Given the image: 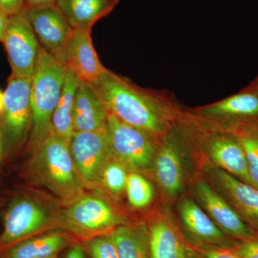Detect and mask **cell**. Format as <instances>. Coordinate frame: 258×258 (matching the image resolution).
Masks as SVG:
<instances>
[{
	"label": "cell",
	"mask_w": 258,
	"mask_h": 258,
	"mask_svg": "<svg viewBox=\"0 0 258 258\" xmlns=\"http://www.w3.org/2000/svg\"><path fill=\"white\" fill-rule=\"evenodd\" d=\"M195 192L205 211L226 235L241 242L256 235L257 232L244 222L208 183L199 181Z\"/></svg>",
	"instance_id": "13"
},
{
	"label": "cell",
	"mask_w": 258,
	"mask_h": 258,
	"mask_svg": "<svg viewBox=\"0 0 258 258\" xmlns=\"http://www.w3.org/2000/svg\"><path fill=\"white\" fill-rule=\"evenodd\" d=\"M5 142L4 135H3V130L0 126V161L3 159V153H4Z\"/></svg>",
	"instance_id": "34"
},
{
	"label": "cell",
	"mask_w": 258,
	"mask_h": 258,
	"mask_svg": "<svg viewBox=\"0 0 258 258\" xmlns=\"http://www.w3.org/2000/svg\"><path fill=\"white\" fill-rule=\"evenodd\" d=\"M111 234L119 258H151L149 231L144 224L120 225Z\"/></svg>",
	"instance_id": "22"
},
{
	"label": "cell",
	"mask_w": 258,
	"mask_h": 258,
	"mask_svg": "<svg viewBox=\"0 0 258 258\" xmlns=\"http://www.w3.org/2000/svg\"><path fill=\"white\" fill-rule=\"evenodd\" d=\"M8 19H9V16L0 11V42H3V39H4Z\"/></svg>",
	"instance_id": "33"
},
{
	"label": "cell",
	"mask_w": 258,
	"mask_h": 258,
	"mask_svg": "<svg viewBox=\"0 0 258 258\" xmlns=\"http://www.w3.org/2000/svg\"><path fill=\"white\" fill-rule=\"evenodd\" d=\"M32 79L10 76L4 92V106L0 113V126L5 142L10 147H20L31 129L30 103Z\"/></svg>",
	"instance_id": "5"
},
{
	"label": "cell",
	"mask_w": 258,
	"mask_h": 258,
	"mask_svg": "<svg viewBox=\"0 0 258 258\" xmlns=\"http://www.w3.org/2000/svg\"><path fill=\"white\" fill-rule=\"evenodd\" d=\"M50 258H57V255H56V256H54V257H50Z\"/></svg>",
	"instance_id": "37"
},
{
	"label": "cell",
	"mask_w": 258,
	"mask_h": 258,
	"mask_svg": "<svg viewBox=\"0 0 258 258\" xmlns=\"http://www.w3.org/2000/svg\"><path fill=\"white\" fill-rule=\"evenodd\" d=\"M125 190L129 203L134 208H146L152 203L154 197L152 184L138 173L128 174Z\"/></svg>",
	"instance_id": "25"
},
{
	"label": "cell",
	"mask_w": 258,
	"mask_h": 258,
	"mask_svg": "<svg viewBox=\"0 0 258 258\" xmlns=\"http://www.w3.org/2000/svg\"><path fill=\"white\" fill-rule=\"evenodd\" d=\"M149 244L151 258H188L185 245L175 230L164 220L151 227Z\"/></svg>",
	"instance_id": "23"
},
{
	"label": "cell",
	"mask_w": 258,
	"mask_h": 258,
	"mask_svg": "<svg viewBox=\"0 0 258 258\" xmlns=\"http://www.w3.org/2000/svg\"><path fill=\"white\" fill-rule=\"evenodd\" d=\"M91 86L108 113L122 121L149 134L164 130L162 115L157 103L125 80L106 70Z\"/></svg>",
	"instance_id": "1"
},
{
	"label": "cell",
	"mask_w": 258,
	"mask_h": 258,
	"mask_svg": "<svg viewBox=\"0 0 258 258\" xmlns=\"http://www.w3.org/2000/svg\"><path fill=\"white\" fill-rule=\"evenodd\" d=\"M64 222L69 229L83 236L101 235L119 222L109 204L99 197L82 195L69 205Z\"/></svg>",
	"instance_id": "9"
},
{
	"label": "cell",
	"mask_w": 258,
	"mask_h": 258,
	"mask_svg": "<svg viewBox=\"0 0 258 258\" xmlns=\"http://www.w3.org/2000/svg\"><path fill=\"white\" fill-rule=\"evenodd\" d=\"M66 70V64L40 46L30 91V143L34 149L44 142L52 132V115L62 93Z\"/></svg>",
	"instance_id": "3"
},
{
	"label": "cell",
	"mask_w": 258,
	"mask_h": 258,
	"mask_svg": "<svg viewBox=\"0 0 258 258\" xmlns=\"http://www.w3.org/2000/svg\"><path fill=\"white\" fill-rule=\"evenodd\" d=\"M25 8V0H0V11L8 16L17 14Z\"/></svg>",
	"instance_id": "30"
},
{
	"label": "cell",
	"mask_w": 258,
	"mask_h": 258,
	"mask_svg": "<svg viewBox=\"0 0 258 258\" xmlns=\"http://www.w3.org/2000/svg\"><path fill=\"white\" fill-rule=\"evenodd\" d=\"M202 114L228 120L233 126L258 120V93L251 88L203 108Z\"/></svg>",
	"instance_id": "17"
},
{
	"label": "cell",
	"mask_w": 258,
	"mask_h": 258,
	"mask_svg": "<svg viewBox=\"0 0 258 258\" xmlns=\"http://www.w3.org/2000/svg\"><path fill=\"white\" fill-rule=\"evenodd\" d=\"M69 147L83 184L93 186L100 183L103 168L113 157L107 125L96 132H75Z\"/></svg>",
	"instance_id": "7"
},
{
	"label": "cell",
	"mask_w": 258,
	"mask_h": 258,
	"mask_svg": "<svg viewBox=\"0 0 258 258\" xmlns=\"http://www.w3.org/2000/svg\"><path fill=\"white\" fill-rule=\"evenodd\" d=\"M119 0H57L61 10L73 28H92L100 19L106 16Z\"/></svg>",
	"instance_id": "18"
},
{
	"label": "cell",
	"mask_w": 258,
	"mask_h": 258,
	"mask_svg": "<svg viewBox=\"0 0 258 258\" xmlns=\"http://www.w3.org/2000/svg\"><path fill=\"white\" fill-rule=\"evenodd\" d=\"M56 1L57 0H25L27 8H35V7L55 5Z\"/></svg>",
	"instance_id": "32"
},
{
	"label": "cell",
	"mask_w": 258,
	"mask_h": 258,
	"mask_svg": "<svg viewBox=\"0 0 258 258\" xmlns=\"http://www.w3.org/2000/svg\"><path fill=\"white\" fill-rule=\"evenodd\" d=\"M4 93L3 91H0V113H2V111L3 109V106H4Z\"/></svg>",
	"instance_id": "35"
},
{
	"label": "cell",
	"mask_w": 258,
	"mask_h": 258,
	"mask_svg": "<svg viewBox=\"0 0 258 258\" xmlns=\"http://www.w3.org/2000/svg\"><path fill=\"white\" fill-rule=\"evenodd\" d=\"M50 215L40 203L28 198H17L7 210L0 235V251L35 235L50 222Z\"/></svg>",
	"instance_id": "8"
},
{
	"label": "cell",
	"mask_w": 258,
	"mask_h": 258,
	"mask_svg": "<svg viewBox=\"0 0 258 258\" xmlns=\"http://www.w3.org/2000/svg\"><path fill=\"white\" fill-rule=\"evenodd\" d=\"M12 69L11 76L32 79L40 45L26 8L9 16L3 39Z\"/></svg>",
	"instance_id": "6"
},
{
	"label": "cell",
	"mask_w": 258,
	"mask_h": 258,
	"mask_svg": "<svg viewBox=\"0 0 258 258\" xmlns=\"http://www.w3.org/2000/svg\"><path fill=\"white\" fill-rule=\"evenodd\" d=\"M178 209L183 230L192 247L230 249L240 242L226 235L207 212L191 199L181 200Z\"/></svg>",
	"instance_id": "11"
},
{
	"label": "cell",
	"mask_w": 258,
	"mask_h": 258,
	"mask_svg": "<svg viewBox=\"0 0 258 258\" xmlns=\"http://www.w3.org/2000/svg\"><path fill=\"white\" fill-rule=\"evenodd\" d=\"M32 28L42 47L66 64V50L74 28L56 5L27 8Z\"/></svg>",
	"instance_id": "10"
},
{
	"label": "cell",
	"mask_w": 258,
	"mask_h": 258,
	"mask_svg": "<svg viewBox=\"0 0 258 258\" xmlns=\"http://www.w3.org/2000/svg\"><path fill=\"white\" fill-rule=\"evenodd\" d=\"M249 87L252 88V89H253L254 91L258 93V78L257 79L254 80V82L252 83V84L249 86Z\"/></svg>",
	"instance_id": "36"
},
{
	"label": "cell",
	"mask_w": 258,
	"mask_h": 258,
	"mask_svg": "<svg viewBox=\"0 0 258 258\" xmlns=\"http://www.w3.org/2000/svg\"><path fill=\"white\" fill-rule=\"evenodd\" d=\"M32 175L64 204L82 196L83 183L75 166L69 143L52 130L34 149L30 164Z\"/></svg>",
	"instance_id": "2"
},
{
	"label": "cell",
	"mask_w": 258,
	"mask_h": 258,
	"mask_svg": "<svg viewBox=\"0 0 258 258\" xmlns=\"http://www.w3.org/2000/svg\"><path fill=\"white\" fill-rule=\"evenodd\" d=\"M92 28H74L67 50L66 64L83 82L93 85L106 71L98 58L91 38Z\"/></svg>",
	"instance_id": "14"
},
{
	"label": "cell",
	"mask_w": 258,
	"mask_h": 258,
	"mask_svg": "<svg viewBox=\"0 0 258 258\" xmlns=\"http://www.w3.org/2000/svg\"><path fill=\"white\" fill-rule=\"evenodd\" d=\"M107 131L113 157L125 168L143 171L154 160V147L149 134L108 113Z\"/></svg>",
	"instance_id": "4"
},
{
	"label": "cell",
	"mask_w": 258,
	"mask_h": 258,
	"mask_svg": "<svg viewBox=\"0 0 258 258\" xmlns=\"http://www.w3.org/2000/svg\"><path fill=\"white\" fill-rule=\"evenodd\" d=\"M230 250L240 258H258V232L248 240L241 241Z\"/></svg>",
	"instance_id": "29"
},
{
	"label": "cell",
	"mask_w": 258,
	"mask_h": 258,
	"mask_svg": "<svg viewBox=\"0 0 258 258\" xmlns=\"http://www.w3.org/2000/svg\"><path fill=\"white\" fill-rule=\"evenodd\" d=\"M208 152L209 157L217 167L243 182L251 184L245 154L235 136L220 137L210 141Z\"/></svg>",
	"instance_id": "16"
},
{
	"label": "cell",
	"mask_w": 258,
	"mask_h": 258,
	"mask_svg": "<svg viewBox=\"0 0 258 258\" xmlns=\"http://www.w3.org/2000/svg\"><path fill=\"white\" fill-rule=\"evenodd\" d=\"M206 172L213 189L244 222L258 232V189L217 166H208Z\"/></svg>",
	"instance_id": "12"
},
{
	"label": "cell",
	"mask_w": 258,
	"mask_h": 258,
	"mask_svg": "<svg viewBox=\"0 0 258 258\" xmlns=\"http://www.w3.org/2000/svg\"><path fill=\"white\" fill-rule=\"evenodd\" d=\"M79 78L66 66L63 87L58 104L56 107L52 118V131L66 142H71L74 133L72 113L75 94L79 87Z\"/></svg>",
	"instance_id": "21"
},
{
	"label": "cell",
	"mask_w": 258,
	"mask_h": 258,
	"mask_svg": "<svg viewBox=\"0 0 258 258\" xmlns=\"http://www.w3.org/2000/svg\"><path fill=\"white\" fill-rule=\"evenodd\" d=\"M108 115V110L93 86L80 81L73 108L74 132L103 130L106 128Z\"/></svg>",
	"instance_id": "15"
},
{
	"label": "cell",
	"mask_w": 258,
	"mask_h": 258,
	"mask_svg": "<svg viewBox=\"0 0 258 258\" xmlns=\"http://www.w3.org/2000/svg\"><path fill=\"white\" fill-rule=\"evenodd\" d=\"M188 258H240L230 249H200L192 246H185Z\"/></svg>",
	"instance_id": "28"
},
{
	"label": "cell",
	"mask_w": 258,
	"mask_h": 258,
	"mask_svg": "<svg viewBox=\"0 0 258 258\" xmlns=\"http://www.w3.org/2000/svg\"><path fill=\"white\" fill-rule=\"evenodd\" d=\"M156 175L164 192L171 196L182 190L183 169L181 154L174 142L167 141L156 157Z\"/></svg>",
	"instance_id": "19"
},
{
	"label": "cell",
	"mask_w": 258,
	"mask_h": 258,
	"mask_svg": "<svg viewBox=\"0 0 258 258\" xmlns=\"http://www.w3.org/2000/svg\"><path fill=\"white\" fill-rule=\"evenodd\" d=\"M67 243V238L58 232L29 237L0 251V258H50Z\"/></svg>",
	"instance_id": "20"
},
{
	"label": "cell",
	"mask_w": 258,
	"mask_h": 258,
	"mask_svg": "<svg viewBox=\"0 0 258 258\" xmlns=\"http://www.w3.org/2000/svg\"><path fill=\"white\" fill-rule=\"evenodd\" d=\"M127 174L125 167L118 161H109L103 168L100 183L114 195H120L125 189Z\"/></svg>",
	"instance_id": "26"
},
{
	"label": "cell",
	"mask_w": 258,
	"mask_h": 258,
	"mask_svg": "<svg viewBox=\"0 0 258 258\" xmlns=\"http://www.w3.org/2000/svg\"><path fill=\"white\" fill-rule=\"evenodd\" d=\"M233 132L245 154L251 184L258 189V120L236 125Z\"/></svg>",
	"instance_id": "24"
},
{
	"label": "cell",
	"mask_w": 258,
	"mask_h": 258,
	"mask_svg": "<svg viewBox=\"0 0 258 258\" xmlns=\"http://www.w3.org/2000/svg\"><path fill=\"white\" fill-rule=\"evenodd\" d=\"M87 249L92 258H119L111 233L91 237Z\"/></svg>",
	"instance_id": "27"
},
{
	"label": "cell",
	"mask_w": 258,
	"mask_h": 258,
	"mask_svg": "<svg viewBox=\"0 0 258 258\" xmlns=\"http://www.w3.org/2000/svg\"><path fill=\"white\" fill-rule=\"evenodd\" d=\"M62 258H88L86 250L81 246L76 245L69 247L64 252Z\"/></svg>",
	"instance_id": "31"
}]
</instances>
